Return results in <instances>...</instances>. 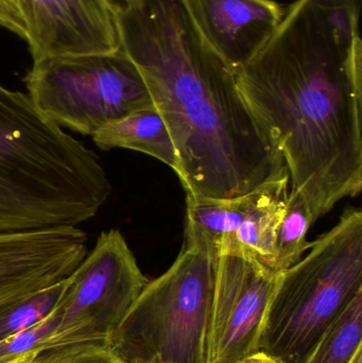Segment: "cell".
Here are the masks:
<instances>
[{
  "label": "cell",
  "mask_w": 362,
  "mask_h": 363,
  "mask_svg": "<svg viewBox=\"0 0 362 363\" xmlns=\"http://www.w3.org/2000/svg\"><path fill=\"white\" fill-rule=\"evenodd\" d=\"M361 0H297L238 89L312 222L362 189Z\"/></svg>",
  "instance_id": "1"
},
{
  "label": "cell",
  "mask_w": 362,
  "mask_h": 363,
  "mask_svg": "<svg viewBox=\"0 0 362 363\" xmlns=\"http://www.w3.org/2000/svg\"><path fill=\"white\" fill-rule=\"evenodd\" d=\"M117 16L121 48L171 136L186 196L232 200L288 174L185 0H138Z\"/></svg>",
  "instance_id": "2"
},
{
  "label": "cell",
  "mask_w": 362,
  "mask_h": 363,
  "mask_svg": "<svg viewBox=\"0 0 362 363\" xmlns=\"http://www.w3.org/2000/svg\"><path fill=\"white\" fill-rule=\"evenodd\" d=\"M111 194L93 150L0 84V234L79 225Z\"/></svg>",
  "instance_id": "3"
},
{
  "label": "cell",
  "mask_w": 362,
  "mask_h": 363,
  "mask_svg": "<svg viewBox=\"0 0 362 363\" xmlns=\"http://www.w3.org/2000/svg\"><path fill=\"white\" fill-rule=\"evenodd\" d=\"M280 273L261 330L259 352L305 363L329 326L362 291V211L349 208Z\"/></svg>",
  "instance_id": "4"
},
{
  "label": "cell",
  "mask_w": 362,
  "mask_h": 363,
  "mask_svg": "<svg viewBox=\"0 0 362 363\" xmlns=\"http://www.w3.org/2000/svg\"><path fill=\"white\" fill-rule=\"evenodd\" d=\"M214 286V258L184 245L148 281L106 349L119 363H208Z\"/></svg>",
  "instance_id": "5"
},
{
  "label": "cell",
  "mask_w": 362,
  "mask_h": 363,
  "mask_svg": "<svg viewBox=\"0 0 362 363\" xmlns=\"http://www.w3.org/2000/svg\"><path fill=\"white\" fill-rule=\"evenodd\" d=\"M25 82L38 110L83 135L132 113L155 110L140 68L123 48L36 60Z\"/></svg>",
  "instance_id": "6"
},
{
  "label": "cell",
  "mask_w": 362,
  "mask_h": 363,
  "mask_svg": "<svg viewBox=\"0 0 362 363\" xmlns=\"http://www.w3.org/2000/svg\"><path fill=\"white\" fill-rule=\"evenodd\" d=\"M148 281L123 234L102 232L91 253L66 279L55 307L57 330L45 347H106Z\"/></svg>",
  "instance_id": "7"
},
{
  "label": "cell",
  "mask_w": 362,
  "mask_h": 363,
  "mask_svg": "<svg viewBox=\"0 0 362 363\" xmlns=\"http://www.w3.org/2000/svg\"><path fill=\"white\" fill-rule=\"evenodd\" d=\"M278 277L249 256H217L208 363L237 362L259 352Z\"/></svg>",
  "instance_id": "8"
},
{
  "label": "cell",
  "mask_w": 362,
  "mask_h": 363,
  "mask_svg": "<svg viewBox=\"0 0 362 363\" xmlns=\"http://www.w3.org/2000/svg\"><path fill=\"white\" fill-rule=\"evenodd\" d=\"M33 61L121 49L118 16L103 0H17Z\"/></svg>",
  "instance_id": "9"
},
{
  "label": "cell",
  "mask_w": 362,
  "mask_h": 363,
  "mask_svg": "<svg viewBox=\"0 0 362 363\" xmlns=\"http://www.w3.org/2000/svg\"><path fill=\"white\" fill-rule=\"evenodd\" d=\"M87 253L86 234L78 226L0 234V305L64 281Z\"/></svg>",
  "instance_id": "10"
},
{
  "label": "cell",
  "mask_w": 362,
  "mask_h": 363,
  "mask_svg": "<svg viewBox=\"0 0 362 363\" xmlns=\"http://www.w3.org/2000/svg\"><path fill=\"white\" fill-rule=\"evenodd\" d=\"M185 4L205 42L234 72L263 50L286 13L273 0H185Z\"/></svg>",
  "instance_id": "11"
},
{
  "label": "cell",
  "mask_w": 362,
  "mask_h": 363,
  "mask_svg": "<svg viewBox=\"0 0 362 363\" xmlns=\"http://www.w3.org/2000/svg\"><path fill=\"white\" fill-rule=\"evenodd\" d=\"M274 182L232 200L186 196L185 245L199 247L216 259L235 236L242 224L265 200Z\"/></svg>",
  "instance_id": "12"
},
{
  "label": "cell",
  "mask_w": 362,
  "mask_h": 363,
  "mask_svg": "<svg viewBox=\"0 0 362 363\" xmlns=\"http://www.w3.org/2000/svg\"><path fill=\"white\" fill-rule=\"evenodd\" d=\"M91 138L96 146L104 150L119 148L137 151L159 160L174 172L178 168L171 136L155 110L140 111L112 121Z\"/></svg>",
  "instance_id": "13"
},
{
  "label": "cell",
  "mask_w": 362,
  "mask_h": 363,
  "mask_svg": "<svg viewBox=\"0 0 362 363\" xmlns=\"http://www.w3.org/2000/svg\"><path fill=\"white\" fill-rule=\"evenodd\" d=\"M362 291L329 326L305 363H350L362 349Z\"/></svg>",
  "instance_id": "14"
},
{
  "label": "cell",
  "mask_w": 362,
  "mask_h": 363,
  "mask_svg": "<svg viewBox=\"0 0 362 363\" xmlns=\"http://www.w3.org/2000/svg\"><path fill=\"white\" fill-rule=\"evenodd\" d=\"M314 225L310 209L301 194L290 189L274 242V270L284 272L297 264L312 247L307 233Z\"/></svg>",
  "instance_id": "15"
},
{
  "label": "cell",
  "mask_w": 362,
  "mask_h": 363,
  "mask_svg": "<svg viewBox=\"0 0 362 363\" xmlns=\"http://www.w3.org/2000/svg\"><path fill=\"white\" fill-rule=\"evenodd\" d=\"M65 285L64 279L23 300L0 305V341L46 319L57 307Z\"/></svg>",
  "instance_id": "16"
},
{
  "label": "cell",
  "mask_w": 362,
  "mask_h": 363,
  "mask_svg": "<svg viewBox=\"0 0 362 363\" xmlns=\"http://www.w3.org/2000/svg\"><path fill=\"white\" fill-rule=\"evenodd\" d=\"M59 317L55 311L35 325L0 341V363H10L38 351L57 330Z\"/></svg>",
  "instance_id": "17"
},
{
  "label": "cell",
  "mask_w": 362,
  "mask_h": 363,
  "mask_svg": "<svg viewBox=\"0 0 362 363\" xmlns=\"http://www.w3.org/2000/svg\"><path fill=\"white\" fill-rule=\"evenodd\" d=\"M34 363H119L104 345L44 347L36 352Z\"/></svg>",
  "instance_id": "18"
},
{
  "label": "cell",
  "mask_w": 362,
  "mask_h": 363,
  "mask_svg": "<svg viewBox=\"0 0 362 363\" xmlns=\"http://www.w3.org/2000/svg\"><path fill=\"white\" fill-rule=\"evenodd\" d=\"M0 27L26 40L27 29L17 0H0Z\"/></svg>",
  "instance_id": "19"
},
{
  "label": "cell",
  "mask_w": 362,
  "mask_h": 363,
  "mask_svg": "<svg viewBox=\"0 0 362 363\" xmlns=\"http://www.w3.org/2000/svg\"><path fill=\"white\" fill-rule=\"evenodd\" d=\"M116 15L125 14L137 4L138 0H103Z\"/></svg>",
  "instance_id": "20"
},
{
  "label": "cell",
  "mask_w": 362,
  "mask_h": 363,
  "mask_svg": "<svg viewBox=\"0 0 362 363\" xmlns=\"http://www.w3.org/2000/svg\"><path fill=\"white\" fill-rule=\"evenodd\" d=\"M234 363H282L274 359L271 356L267 355V354L263 353V352H257V353L253 354V355L248 356V357L244 358V359L239 360V362Z\"/></svg>",
  "instance_id": "21"
},
{
  "label": "cell",
  "mask_w": 362,
  "mask_h": 363,
  "mask_svg": "<svg viewBox=\"0 0 362 363\" xmlns=\"http://www.w3.org/2000/svg\"><path fill=\"white\" fill-rule=\"evenodd\" d=\"M36 352L30 354V355L25 356L23 358H18V359L14 360V362L10 363H34V357H35Z\"/></svg>",
  "instance_id": "22"
},
{
  "label": "cell",
  "mask_w": 362,
  "mask_h": 363,
  "mask_svg": "<svg viewBox=\"0 0 362 363\" xmlns=\"http://www.w3.org/2000/svg\"><path fill=\"white\" fill-rule=\"evenodd\" d=\"M350 363H362V349L358 350L356 355L354 356V358H353L352 362Z\"/></svg>",
  "instance_id": "23"
}]
</instances>
